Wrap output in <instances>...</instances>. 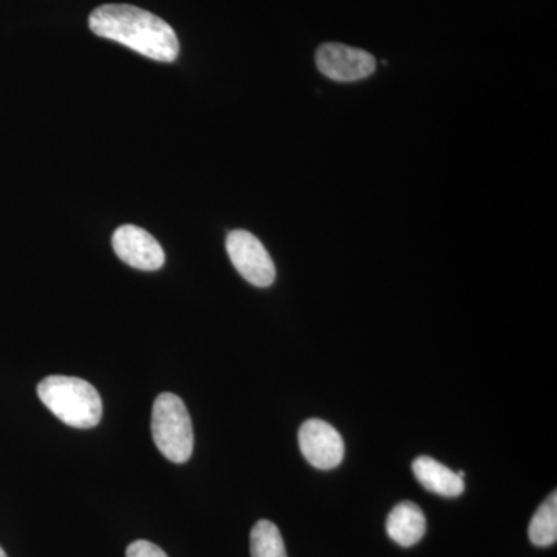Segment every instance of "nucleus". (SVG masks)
I'll list each match as a JSON object with an SVG mask.
<instances>
[{
	"label": "nucleus",
	"instance_id": "obj_6",
	"mask_svg": "<svg viewBox=\"0 0 557 557\" xmlns=\"http://www.w3.org/2000/svg\"><path fill=\"white\" fill-rule=\"evenodd\" d=\"M299 448L311 467L329 471L344 458V440L327 421L311 418L299 429Z\"/></svg>",
	"mask_w": 557,
	"mask_h": 557
},
{
	"label": "nucleus",
	"instance_id": "obj_13",
	"mask_svg": "<svg viewBox=\"0 0 557 557\" xmlns=\"http://www.w3.org/2000/svg\"><path fill=\"white\" fill-rule=\"evenodd\" d=\"M0 557H9V556H7V553L3 552L2 547H0Z\"/></svg>",
	"mask_w": 557,
	"mask_h": 557
},
{
	"label": "nucleus",
	"instance_id": "obj_1",
	"mask_svg": "<svg viewBox=\"0 0 557 557\" xmlns=\"http://www.w3.org/2000/svg\"><path fill=\"white\" fill-rule=\"evenodd\" d=\"M89 27L100 38L115 40L152 61L174 62L178 58L177 33L149 11L132 5L98 7L89 17Z\"/></svg>",
	"mask_w": 557,
	"mask_h": 557
},
{
	"label": "nucleus",
	"instance_id": "obj_9",
	"mask_svg": "<svg viewBox=\"0 0 557 557\" xmlns=\"http://www.w3.org/2000/svg\"><path fill=\"white\" fill-rule=\"evenodd\" d=\"M426 516L413 502H401L388 515V537L399 547H413L426 534Z\"/></svg>",
	"mask_w": 557,
	"mask_h": 557
},
{
	"label": "nucleus",
	"instance_id": "obj_8",
	"mask_svg": "<svg viewBox=\"0 0 557 557\" xmlns=\"http://www.w3.org/2000/svg\"><path fill=\"white\" fill-rule=\"evenodd\" d=\"M413 475L429 493L442 497H458L465 491V474L456 472L435 458L418 457L412 463Z\"/></svg>",
	"mask_w": 557,
	"mask_h": 557
},
{
	"label": "nucleus",
	"instance_id": "obj_10",
	"mask_svg": "<svg viewBox=\"0 0 557 557\" xmlns=\"http://www.w3.org/2000/svg\"><path fill=\"white\" fill-rule=\"evenodd\" d=\"M528 536L531 544L536 547H549L555 545L557 541V494H552L537 508L536 515L531 519L530 528H528Z\"/></svg>",
	"mask_w": 557,
	"mask_h": 557
},
{
	"label": "nucleus",
	"instance_id": "obj_12",
	"mask_svg": "<svg viewBox=\"0 0 557 557\" xmlns=\"http://www.w3.org/2000/svg\"><path fill=\"white\" fill-rule=\"evenodd\" d=\"M126 557H168V555L152 542L135 541L127 547Z\"/></svg>",
	"mask_w": 557,
	"mask_h": 557
},
{
	"label": "nucleus",
	"instance_id": "obj_2",
	"mask_svg": "<svg viewBox=\"0 0 557 557\" xmlns=\"http://www.w3.org/2000/svg\"><path fill=\"white\" fill-rule=\"evenodd\" d=\"M38 397L67 426L90 429L101 421L100 394L90 383L76 376H47L38 384Z\"/></svg>",
	"mask_w": 557,
	"mask_h": 557
},
{
	"label": "nucleus",
	"instance_id": "obj_7",
	"mask_svg": "<svg viewBox=\"0 0 557 557\" xmlns=\"http://www.w3.org/2000/svg\"><path fill=\"white\" fill-rule=\"evenodd\" d=\"M113 251L124 263L141 271H157L164 265V251L148 231L135 225L120 226L113 233Z\"/></svg>",
	"mask_w": 557,
	"mask_h": 557
},
{
	"label": "nucleus",
	"instance_id": "obj_11",
	"mask_svg": "<svg viewBox=\"0 0 557 557\" xmlns=\"http://www.w3.org/2000/svg\"><path fill=\"white\" fill-rule=\"evenodd\" d=\"M251 557H288L281 531L270 520H259L249 536Z\"/></svg>",
	"mask_w": 557,
	"mask_h": 557
},
{
	"label": "nucleus",
	"instance_id": "obj_4",
	"mask_svg": "<svg viewBox=\"0 0 557 557\" xmlns=\"http://www.w3.org/2000/svg\"><path fill=\"white\" fill-rule=\"evenodd\" d=\"M226 251L234 269L255 287L265 288L276 278V267L262 242L248 231H231L226 237Z\"/></svg>",
	"mask_w": 557,
	"mask_h": 557
},
{
	"label": "nucleus",
	"instance_id": "obj_3",
	"mask_svg": "<svg viewBox=\"0 0 557 557\" xmlns=\"http://www.w3.org/2000/svg\"><path fill=\"white\" fill-rule=\"evenodd\" d=\"M152 438L168 460L186 463L193 456L194 431L188 409L177 395L164 392L152 408Z\"/></svg>",
	"mask_w": 557,
	"mask_h": 557
},
{
	"label": "nucleus",
	"instance_id": "obj_5",
	"mask_svg": "<svg viewBox=\"0 0 557 557\" xmlns=\"http://www.w3.org/2000/svg\"><path fill=\"white\" fill-rule=\"evenodd\" d=\"M317 65L322 75L338 83H354L369 78L376 70V60L369 51L344 46L322 44L317 51Z\"/></svg>",
	"mask_w": 557,
	"mask_h": 557
}]
</instances>
